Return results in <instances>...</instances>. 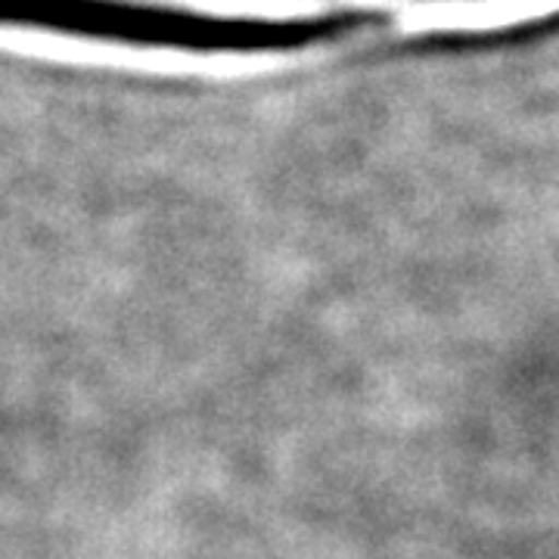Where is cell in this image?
<instances>
[{
	"instance_id": "1",
	"label": "cell",
	"mask_w": 559,
	"mask_h": 559,
	"mask_svg": "<svg viewBox=\"0 0 559 559\" xmlns=\"http://www.w3.org/2000/svg\"><path fill=\"white\" fill-rule=\"evenodd\" d=\"M377 16L336 10L314 16H221L146 0H0V25L62 38L183 53H293L358 32Z\"/></svg>"
}]
</instances>
